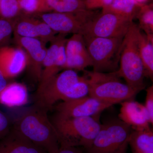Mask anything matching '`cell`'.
Returning a JSON list of instances; mask_svg holds the SVG:
<instances>
[{"instance_id": "obj_1", "label": "cell", "mask_w": 153, "mask_h": 153, "mask_svg": "<svg viewBox=\"0 0 153 153\" xmlns=\"http://www.w3.org/2000/svg\"><path fill=\"white\" fill-rule=\"evenodd\" d=\"M47 112L34 105L16 120L12 128L48 153H57L60 144Z\"/></svg>"}, {"instance_id": "obj_2", "label": "cell", "mask_w": 153, "mask_h": 153, "mask_svg": "<svg viewBox=\"0 0 153 153\" xmlns=\"http://www.w3.org/2000/svg\"><path fill=\"white\" fill-rule=\"evenodd\" d=\"M51 120L60 146H82L86 149L92 144L101 126L97 118L68 117L57 113Z\"/></svg>"}, {"instance_id": "obj_3", "label": "cell", "mask_w": 153, "mask_h": 153, "mask_svg": "<svg viewBox=\"0 0 153 153\" xmlns=\"http://www.w3.org/2000/svg\"><path fill=\"white\" fill-rule=\"evenodd\" d=\"M140 29L133 22L123 39L119 61L120 67L117 73L126 83L140 92L145 88V72L139 52V34Z\"/></svg>"}, {"instance_id": "obj_4", "label": "cell", "mask_w": 153, "mask_h": 153, "mask_svg": "<svg viewBox=\"0 0 153 153\" xmlns=\"http://www.w3.org/2000/svg\"><path fill=\"white\" fill-rule=\"evenodd\" d=\"M85 71L88 86V95L100 101L113 105L133 99L138 93L120 80L117 71Z\"/></svg>"}, {"instance_id": "obj_5", "label": "cell", "mask_w": 153, "mask_h": 153, "mask_svg": "<svg viewBox=\"0 0 153 153\" xmlns=\"http://www.w3.org/2000/svg\"><path fill=\"white\" fill-rule=\"evenodd\" d=\"M133 129L120 119L101 124L88 153H126Z\"/></svg>"}, {"instance_id": "obj_6", "label": "cell", "mask_w": 153, "mask_h": 153, "mask_svg": "<svg viewBox=\"0 0 153 153\" xmlns=\"http://www.w3.org/2000/svg\"><path fill=\"white\" fill-rule=\"evenodd\" d=\"M83 36L92 62L93 71H117L123 38H105Z\"/></svg>"}, {"instance_id": "obj_7", "label": "cell", "mask_w": 153, "mask_h": 153, "mask_svg": "<svg viewBox=\"0 0 153 153\" xmlns=\"http://www.w3.org/2000/svg\"><path fill=\"white\" fill-rule=\"evenodd\" d=\"M80 76L71 69L59 72L44 84L38 85L35 96L36 106L48 111L57 102L63 101L72 86Z\"/></svg>"}, {"instance_id": "obj_8", "label": "cell", "mask_w": 153, "mask_h": 153, "mask_svg": "<svg viewBox=\"0 0 153 153\" xmlns=\"http://www.w3.org/2000/svg\"><path fill=\"white\" fill-rule=\"evenodd\" d=\"M132 22L112 13L102 12L85 25L80 34L84 36L123 38Z\"/></svg>"}, {"instance_id": "obj_9", "label": "cell", "mask_w": 153, "mask_h": 153, "mask_svg": "<svg viewBox=\"0 0 153 153\" xmlns=\"http://www.w3.org/2000/svg\"><path fill=\"white\" fill-rule=\"evenodd\" d=\"M96 15L92 10H87L73 13L52 11L36 16L47 23L55 33L67 35L81 34L85 25Z\"/></svg>"}, {"instance_id": "obj_10", "label": "cell", "mask_w": 153, "mask_h": 153, "mask_svg": "<svg viewBox=\"0 0 153 153\" xmlns=\"http://www.w3.org/2000/svg\"><path fill=\"white\" fill-rule=\"evenodd\" d=\"M112 106L89 95L73 100L62 101L55 107L57 113L71 117H93Z\"/></svg>"}, {"instance_id": "obj_11", "label": "cell", "mask_w": 153, "mask_h": 153, "mask_svg": "<svg viewBox=\"0 0 153 153\" xmlns=\"http://www.w3.org/2000/svg\"><path fill=\"white\" fill-rule=\"evenodd\" d=\"M14 38L18 46L26 52L28 74L35 82H40L47 49L46 44L37 38L20 37L16 34Z\"/></svg>"}, {"instance_id": "obj_12", "label": "cell", "mask_w": 153, "mask_h": 153, "mask_svg": "<svg viewBox=\"0 0 153 153\" xmlns=\"http://www.w3.org/2000/svg\"><path fill=\"white\" fill-rule=\"evenodd\" d=\"M65 49L66 62L63 69L84 71L85 68L92 66V60L81 34H73L67 39Z\"/></svg>"}, {"instance_id": "obj_13", "label": "cell", "mask_w": 153, "mask_h": 153, "mask_svg": "<svg viewBox=\"0 0 153 153\" xmlns=\"http://www.w3.org/2000/svg\"><path fill=\"white\" fill-rule=\"evenodd\" d=\"M27 63V55L22 47L5 46L0 48V71L7 79L21 74Z\"/></svg>"}, {"instance_id": "obj_14", "label": "cell", "mask_w": 153, "mask_h": 153, "mask_svg": "<svg viewBox=\"0 0 153 153\" xmlns=\"http://www.w3.org/2000/svg\"><path fill=\"white\" fill-rule=\"evenodd\" d=\"M120 119L131 127L134 130H143L150 128V120L143 105L129 100L121 102Z\"/></svg>"}, {"instance_id": "obj_15", "label": "cell", "mask_w": 153, "mask_h": 153, "mask_svg": "<svg viewBox=\"0 0 153 153\" xmlns=\"http://www.w3.org/2000/svg\"><path fill=\"white\" fill-rule=\"evenodd\" d=\"M0 153H48L12 128L0 140Z\"/></svg>"}, {"instance_id": "obj_16", "label": "cell", "mask_w": 153, "mask_h": 153, "mask_svg": "<svg viewBox=\"0 0 153 153\" xmlns=\"http://www.w3.org/2000/svg\"><path fill=\"white\" fill-rule=\"evenodd\" d=\"M66 36L64 34H58L50 42L43 62V70L39 85L47 82L63 69V63L59 58V48Z\"/></svg>"}, {"instance_id": "obj_17", "label": "cell", "mask_w": 153, "mask_h": 153, "mask_svg": "<svg viewBox=\"0 0 153 153\" xmlns=\"http://www.w3.org/2000/svg\"><path fill=\"white\" fill-rule=\"evenodd\" d=\"M29 101L28 89L22 83H8L0 92V103L10 108L25 105Z\"/></svg>"}, {"instance_id": "obj_18", "label": "cell", "mask_w": 153, "mask_h": 153, "mask_svg": "<svg viewBox=\"0 0 153 153\" xmlns=\"http://www.w3.org/2000/svg\"><path fill=\"white\" fill-rule=\"evenodd\" d=\"M139 52L145 76L152 80L153 76V34L146 35L140 31L138 40Z\"/></svg>"}, {"instance_id": "obj_19", "label": "cell", "mask_w": 153, "mask_h": 153, "mask_svg": "<svg viewBox=\"0 0 153 153\" xmlns=\"http://www.w3.org/2000/svg\"><path fill=\"white\" fill-rule=\"evenodd\" d=\"M40 20L22 13L15 19L14 34L26 38L38 39Z\"/></svg>"}, {"instance_id": "obj_20", "label": "cell", "mask_w": 153, "mask_h": 153, "mask_svg": "<svg viewBox=\"0 0 153 153\" xmlns=\"http://www.w3.org/2000/svg\"><path fill=\"white\" fill-rule=\"evenodd\" d=\"M142 5L134 0H113L102 12L112 13L133 22Z\"/></svg>"}, {"instance_id": "obj_21", "label": "cell", "mask_w": 153, "mask_h": 153, "mask_svg": "<svg viewBox=\"0 0 153 153\" xmlns=\"http://www.w3.org/2000/svg\"><path fill=\"white\" fill-rule=\"evenodd\" d=\"M129 145L134 153H153L152 130H133L130 136Z\"/></svg>"}, {"instance_id": "obj_22", "label": "cell", "mask_w": 153, "mask_h": 153, "mask_svg": "<svg viewBox=\"0 0 153 153\" xmlns=\"http://www.w3.org/2000/svg\"><path fill=\"white\" fill-rule=\"evenodd\" d=\"M52 11L73 13L87 10L83 0H47Z\"/></svg>"}, {"instance_id": "obj_23", "label": "cell", "mask_w": 153, "mask_h": 153, "mask_svg": "<svg viewBox=\"0 0 153 153\" xmlns=\"http://www.w3.org/2000/svg\"><path fill=\"white\" fill-rule=\"evenodd\" d=\"M139 22V27L146 35L153 34V4L143 5L140 8L136 17Z\"/></svg>"}, {"instance_id": "obj_24", "label": "cell", "mask_w": 153, "mask_h": 153, "mask_svg": "<svg viewBox=\"0 0 153 153\" xmlns=\"http://www.w3.org/2000/svg\"><path fill=\"white\" fill-rule=\"evenodd\" d=\"M22 13L36 15L52 12L47 0H19Z\"/></svg>"}, {"instance_id": "obj_25", "label": "cell", "mask_w": 153, "mask_h": 153, "mask_svg": "<svg viewBox=\"0 0 153 153\" xmlns=\"http://www.w3.org/2000/svg\"><path fill=\"white\" fill-rule=\"evenodd\" d=\"M22 13L19 0L0 1V18L14 20Z\"/></svg>"}, {"instance_id": "obj_26", "label": "cell", "mask_w": 153, "mask_h": 153, "mask_svg": "<svg viewBox=\"0 0 153 153\" xmlns=\"http://www.w3.org/2000/svg\"><path fill=\"white\" fill-rule=\"evenodd\" d=\"M88 86L85 75L80 76L77 82L74 84L64 97L62 101L73 100L88 95Z\"/></svg>"}, {"instance_id": "obj_27", "label": "cell", "mask_w": 153, "mask_h": 153, "mask_svg": "<svg viewBox=\"0 0 153 153\" xmlns=\"http://www.w3.org/2000/svg\"><path fill=\"white\" fill-rule=\"evenodd\" d=\"M15 19H7L0 18V48L7 46L6 43L13 33Z\"/></svg>"}, {"instance_id": "obj_28", "label": "cell", "mask_w": 153, "mask_h": 153, "mask_svg": "<svg viewBox=\"0 0 153 153\" xmlns=\"http://www.w3.org/2000/svg\"><path fill=\"white\" fill-rule=\"evenodd\" d=\"M86 9L88 10L103 8L109 5L113 0H83Z\"/></svg>"}, {"instance_id": "obj_29", "label": "cell", "mask_w": 153, "mask_h": 153, "mask_svg": "<svg viewBox=\"0 0 153 153\" xmlns=\"http://www.w3.org/2000/svg\"><path fill=\"white\" fill-rule=\"evenodd\" d=\"M11 128L8 117L0 110V140L9 133Z\"/></svg>"}, {"instance_id": "obj_30", "label": "cell", "mask_w": 153, "mask_h": 153, "mask_svg": "<svg viewBox=\"0 0 153 153\" xmlns=\"http://www.w3.org/2000/svg\"><path fill=\"white\" fill-rule=\"evenodd\" d=\"M145 107L149 116L150 123L153 124V85L150 86L146 89Z\"/></svg>"}, {"instance_id": "obj_31", "label": "cell", "mask_w": 153, "mask_h": 153, "mask_svg": "<svg viewBox=\"0 0 153 153\" xmlns=\"http://www.w3.org/2000/svg\"><path fill=\"white\" fill-rule=\"evenodd\" d=\"M57 153H82L79 149L74 147L60 146Z\"/></svg>"}, {"instance_id": "obj_32", "label": "cell", "mask_w": 153, "mask_h": 153, "mask_svg": "<svg viewBox=\"0 0 153 153\" xmlns=\"http://www.w3.org/2000/svg\"><path fill=\"white\" fill-rule=\"evenodd\" d=\"M8 83L7 79H6L0 71V92L5 88Z\"/></svg>"}, {"instance_id": "obj_33", "label": "cell", "mask_w": 153, "mask_h": 153, "mask_svg": "<svg viewBox=\"0 0 153 153\" xmlns=\"http://www.w3.org/2000/svg\"><path fill=\"white\" fill-rule=\"evenodd\" d=\"M134 1L140 4L143 5L146 4V2L147 1V0H134Z\"/></svg>"}, {"instance_id": "obj_34", "label": "cell", "mask_w": 153, "mask_h": 153, "mask_svg": "<svg viewBox=\"0 0 153 153\" xmlns=\"http://www.w3.org/2000/svg\"><path fill=\"white\" fill-rule=\"evenodd\" d=\"M1 1V0H0V1Z\"/></svg>"}]
</instances>
